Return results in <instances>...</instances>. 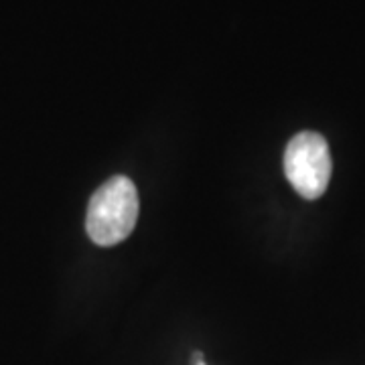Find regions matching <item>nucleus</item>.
<instances>
[{
	"mask_svg": "<svg viewBox=\"0 0 365 365\" xmlns=\"http://www.w3.org/2000/svg\"><path fill=\"white\" fill-rule=\"evenodd\" d=\"M138 191L128 177H112L91 195L86 232L93 244L110 248L132 234L138 222Z\"/></svg>",
	"mask_w": 365,
	"mask_h": 365,
	"instance_id": "1",
	"label": "nucleus"
},
{
	"mask_svg": "<svg viewBox=\"0 0 365 365\" xmlns=\"http://www.w3.org/2000/svg\"><path fill=\"white\" fill-rule=\"evenodd\" d=\"M329 144L319 132H299L287 146L284 173L294 191L304 199H319L331 179Z\"/></svg>",
	"mask_w": 365,
	"mask_h": 365,
	"instance_id": "2",
	"label": "nucleus"
},
{
	"mask_svg": "<svg viewBox=\"0 0 365 365\" xmlns=\"http://www.w3.org/2000/svg\"><path fill=\"white\" fill-rule=\"evenodd\" d=\"M199 365H205V364H199Z\"/></svg>",
	"mask_w": 365,
	"mask_h": 365,
	"instance_id": "3",
	"label": "nucleus"
}]
</instances>
